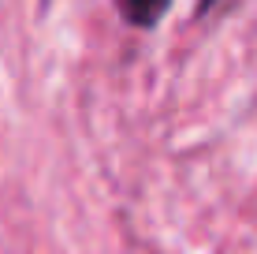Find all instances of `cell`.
Here are the masks:
<instances>
[{
	"instance_id": "6da1fadb",
	"label": "cell",
	"mask_w": 257,
	"mask_h": 254,
	"mask_svg": "<svg viewBox=\"0 0 257 254\" xmlns=\"http://www.w3.org/2000/svg\"><path fill=\"white\" fill-rule=\"evenodd\" d=\"M116 4L131 26H157V19L168 12L172 0H116Z\"/></svg>"
},
{
	"instance_id": "7a4b0ae2",
	"label": "cell",
	"mask_w": 257,
	"mask_h": 254,
	"mask_svg": "<svg viewBox=\"0 0 257 254\" xmlns=\"http://www.w3.org/2000/svg\"><path fill=\"white\" fill-rule=\"evenodd\" d=\"M212 4H216V0H198V15H205L209 8H212Z\"/></svg>"
}]
</instances>
